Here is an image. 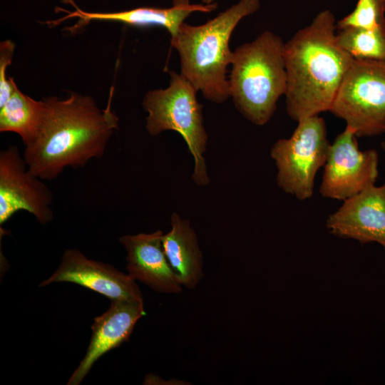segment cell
I'll return each instance as SVG.
<instances>
[{
  "instance_id": "5bb4252c",
  "label": "cell",
  "mask_w": 385,
  "mask_h": 385,
  "mask_svg": "<svg viewBox=\"0 0 385 385\" xmlns=\"http://www.w3.org/2000/svg\"><path fill=\"white\" fill-rule=\"evenodd\" d=\"M70 3L75 11H64L67 14L53 21L57 25L70 18L79 19L75 28L83 26L91 21H110L121 22L135 27L160 26L165 28L170 35L175 36L185 20L193 12L210 13L217 8V4H190L189 0H173L172 6L168 8L138 7L130 10L117 12H87L78 8L73 1Z\"/></svg>"
},
{
  "instance_id": "e0dca14e",
  "label": "cell",
  "mask_w": 385,
  "mask_h": 385,
  "mask_svg": "<svg viewBox=\"0 0 385 385\" xmlns=\"http://www.w3.org/2000/svg\"><path fill=\"white\" fill-rule=\"evenodd\" d=\"M336 41L354 59L385 61V25L374 29H339Z\"/></svg>"
},
{
  "instance_id": "ffe728a7",
  "label": "cell",
  "mask_w": 385,
  "mask_h": 385,
  "mask_svg": "<svg viewBox=\"0 0 385 385\" xmlns=\"http://www.w3.org/2000/svg\"><path fill=\"white\" fill-rule=\"evenodd\" d=\"M201 4H211L215 3L216 0H200Z\"/></svg>"
},
{
  "instance_id": "5b68a950",
  "label": "cell",
  "mask_w": 385,
  "mask_h": 385,
  "mask_svg": "<svg viewBox=\"0 0 385 385\" xmlns=\"http://www.w3.org/2000/svg\"><path fill=\"white\" fill-rule=\"evenodd\" d=\"M170 83L165 88L146 93L143 106L148 113L145 129L153 135L165 130L178 132L187 143L194 159L192 179L197 185L210 183L203 154L207 135L203 125L202 106L197 99L196 88L180 73L169 72Z\"/></svg>"
},
{
  "instance_id": "52a82bcc",
  "label": "cell",
  "mask_w": 385,
  "mask_h": 385,
  "mask_svg": "<svg viewBox=\"0 0 385 385\" xmlns=\"http://www.w3.org/2000/svg\"><path fill=\"white\" fill-rule=\"evenodd\" d=\"M356 137L385 133V61L354 59L329 111Z\"/></svg>"
},
{
  "instance_id": "7c38bea8",
  "label": "cell",
  "mask_w": 385,
  "mask_h": 385,
  "mask_svg": "<svg viewBox=\"0 0 385 385\" xmlns=\"http://www.w3.org/2000/svg\"><path fill=\"white\" fill-rule=\"evenodd\" d=\"M106 312L94 319L85 356L67 384L78 385L96 361L108 351L128 342L137 322L146 314L142 299H118Z\"/></svg>"
},
{
  "instance_id": "277c9868",
  "label": "cell",
  "mask_w": 385,
  "mask_h": 385,
  "mask_svg": "<svg viewBox=\"0 0 385 385\" xmlns=\"http://www.w3.org/2000/svg\"><path fill=\"white\" fill-rule=\"evenodd\" d=\"M282 38L264 31L255 40L232 51L228 76L230 98L249 121L264 125L287 90V73Z\"/></svg>"
},
{
  "instance_id": "4fadbf2b",
  "label": "cell",
  "mask_w": 385,
  "mask_h": 385,
  "mask_svg": "<svg viewBox=\"0 0 385 385\" xmlns=\"http://www.w3.org/2000/svg\"><path fill=\"white\" fill-rule=\"evenodd\" d=\"M163 231L126 235L119 242L126 251V270L135 281L163 294L183 291L163 246Z\"/></svg>"
},
{
  "instance_id": "7a4b0ae2",
  "label": "cell",
  "mask_w": 385,
  "mask_h": 385,
  "mask_svg": "<svg viewBox=\"0 0 385 385\" xmlns=\"http://www.w3.org/2000/svg\"><path fill=\"white\" fill-rule=\"evenodd\" d=\"M336 20L325 9L284 44L286 109L295 121L329 111L354 58L336 41Z\"/></svg>"
},
{
  "instance_id": "2e32d148",
  "label": "cell",
  "mask_w": 385,
  "mask_h": 385,
  "mask_svg": "<svg viewBox=\"0 0 385 385\" xmlns=\"http://www.w3.org/2000/svg\"><path fill=\"white\" fill-rule=\"evenodd\" d=\"M45 101L23 93L15 84L14 91L0 106V131L18 134L24 146L36 137L44 114Z\"/></svg>"
},
{
  "instance_id": "8fae6325",
  "label": "cell",
  "mask_w": 385,
  "mask_h": 385,
  "mask_svg": "<svg viewBox=\"0 0 385 385\" xmlns=\"http://www.w3.org/2000/svg\"><path fill=\"white\" fill-rule=\"evenodd\" d=\"M59 282L76 283L111 300L143 299L135 280L128 274L123 273L108 264L91 260L75 249L64 252L56 270L40 286Z\"/></svg>"
},
{
  "instance_id": "30bf717a",
  "label": "cell",
  "mask_w": 385,
  "mask_h": 385,
  "mask_svg": "<svg viewBox=\"0 0 385 385\" xmlns=\"http://www.w3.org/2000/svg\"><path fill=\"white\" fill-rule=\"evenodd\" d=\"M332 235L362 244L377 242L385 250V182L344 200L327 220Z\"/></svg>"
},
{
  "instance_id": "3957f363",
  "label": "cell",
  "mask_w": 385,
  "mask_h": 385,
  "mask_svg": "<svg viewBox=\"0 0 385 385\" xmlns=\"http://www.w3.org/2000/svg\"><path fill=\"white\" fill-rule=\"evenodd\" d=\"M260 7V0H240L205 24L183 23L170 38L180 58V73L207 101L220 104L230 98L227 71L233 51L230 39L238 24Z\"/></svg>"
},
{
  "instance_id": "44dd1931",
  "label": "cell",
  "mask_w": 385,
  "mask_h": 385,
  "mask_svg": "<svg viewBox=\"0 0 385 385\" xmlns=\"http://www.w3.org/2000/svg\"><path fill=\"white\" fill-rule=\"evenodd\" d=\"M381 148L383 150V151L385 153V141H383L381 143Z\"/></svg>"
},
{
  "instance_id": "8992f818",
  "label": "cell",
  "mask_w": 385,
  "mask_h": 385,
  "mask_svg": "<svg viewBox=\"0 0 385 385\" xmlns=\"http://www.w3.org/2000/svg\"><path fill=\"white\" fill-rule=\"evenodd\" d=\"M330 145L325 121L319 115L297 121L292 135L277 140L271 148L279 188L299 200L311 198L317 173L325 165Z\"/></svg>"
},
{
  "instance_id": "ac0fdd59",
  "label": "cell",
  "mask_w": 385,
  "mask_h": 385,
  "mask_svg": "<svg viewBox=\"0 0 385 385\" xmlns=\"http://www.w3.org/2000/svg\"><path fill=\"white\" fill-rule=\"evenodd\" d=\"M385 0H358L354 9L336 22L337 29H374L385 25Z\"/></svg>"
},
{
  "instance_id": "ba28073f",
  "label": "cell",
  "mask_w": 385,
  "mask_h": 385,
  "mask_svg": "<svg viewBox=\"0 0 385 385\" xmlns=\"http://www.w3.org/2000/svg\"><path fill=\"white\" fill-rule=\"evenodd\" d=\"M323 168L320 194L344 201L376 185L379 154L374 149L361 150L355 133L346 125L331 143Z\"/></svg>"
},
{
  "instance_id": "d6986e66",
  "label": "cell",
  "mask_w": 385,
  "mask_h": 385,
  "mask_svg": "<svg viewBox=\"0 0 385 385\" xmlns=\"http://www.w3.org/2000/svg\"><path fill=\"white\" fill-rule=\"evenodd\" d=\"M15 44L10 40L1 41L0 43V106L9 99L11 95L15 81L13 78H7V68L11 65Z\"/></svg>"
},
{
  "instance_id": "6da1fadb",
  "label": "cell",
  "mask_w": 385,
  "mask_h": 385,
  "mask_svg": "<svg viewBox=\"0 0 385 385\" xmlns=\"http://www.w3.org/2000/svg\"><path fill=\"white\" fill-rule=\"evenodd\" d=\"M113 90L111 88L105 109H100L90 96L78 93L44 100L40 128L23 154L31 174L53 180L67 167L82 168L103 156L118 128V118L111 110Z\"/></svg>"
},
{
  "instance_id": "9c48e42d",
  "label": "cell",
  "mask_w": 385,
  "mask_h": 385,
  "mask_svg": "<svg viewBox=\"0 0 385 385\" xmlns=\"http://www.w3.org/2000/svg\"><path fill=\"white\" fill-rule=\"evenodd\" d=\"M30 173L16 146L0 153V225L24 210L42 225L53 218V194L49 188Z\"/></svg>"
},
{
  "instance_id": "9a60e30c",
  "label": "cell",
  "mask_w": 385,
  "mask_h": 385,
  "mask_svg": "<svg viewBox=\"0 0 385 385\" xmlns=\"http://www.w3.org/2000/svg\"><path fill=\"white\" fill-rule=\"evenodd\" d=\"M171 228L163 234L165 254L179 283L183 287L194 289L204 278L203 255L197 236L189 220L174 212Z\"/></svg>"
}]
</instances>
